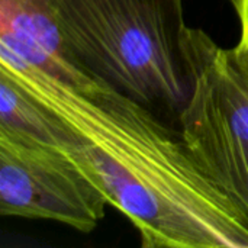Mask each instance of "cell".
Returning a JSON list of instances; mask_svg holds the SVG:
<instances>
[{"label": "cell", "mask_w": 248, "mask_h": 248, "mask_svg": "<svg viewBox=\"0 0 248 248\" xmlns=\"http://www.w3.org/2000/svg\"><path fill=\"white\" fill-rule=\"evenodd\" d=\"M0 73L52 116L58 150L142 247L248 248V218L198 167L177 126L77 64L52 76L0 45Z\"/></svg>", "instance_id": "1"}, {"label": "cell", "mask_w": 248, "mask_h": 248, "mask_svg": "<svg viewBox=\"0 0 248 248\" xmlns=\"http://www.w3.org/2000/svg\"><path fill=\"white\" fill-rule=\"evenodd\" d=\"M51 1L83 70L177 126L189 97L185 0Z\"/></svg>", "instance_id": "2"}, {"label": "cell", "mask_w": 248, "mask_h": 248, "mask_svg": "<svg viewBox=\"0 0 248 248\" xmlns=\"http://www.w3.org/2000/svg\"><path fill=\"white\" fill-rule=\"evenodd\" d=\"M189 97L177 129L203 174L248 218V80L201 28L182 36Z\"/></svg>", "instance_id": "3"}, {"label": "cell", "mask_w": 248, "mask_h": 248, "mask_svg": "<svg viewBox=\"0 0 248 248\" xmlns=\"http://www.w3.org/2000/svg\"><path fill=\"white\" fill-rule=\"evenodd\" d=\"M103 192L61 150L0 125V214L92 232L105 218Z\"/></svg>", "instance_id": "4"}, {"label": "cell", "mask_w": 248, "mask_h": 248, "mask_svg": "<svg viewBox=\"0 0 248 248\" xmlns=\"http://www.w3.org/2000/svg\"><path fill=\"white\" fill-rule=\"evenodd\" d=\"M230 3L237 13L240 25L238 42L231 49V52L235 64L248 80V0H230Z\"/></svg>", "instance_id": "5"}]
</instances>
